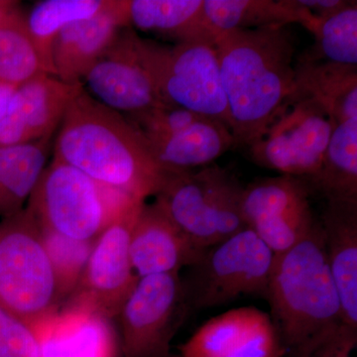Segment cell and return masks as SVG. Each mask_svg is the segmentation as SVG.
Wrapping results in <instances>:
<instances>
[{"label": "cell", "instance_id": "obj_23", "mask_svg": "<svg viewBox=\"0 0 357 357\" xmlns=\"http://www.w3.org/2000/svg\"><path fill=\"white\" fill-rule=\"evenodd\" d=\"M295 91L316 100L335 126L357 117V66L302 55L295 63Z\"/></svg>", "mask_w": 357, "mask_h": 357}, {"label": "cell", "instance_id": "obj_5", "mask_svg": "<svg viewBox=\"0 0 357 357\" xmlns=\"http://www.w3.org/2000/svg\"><path fill=\"white\" fill-rule=\"evenodd\" d=\"M243 187L217 165L169 173L155 203L192 244L210 248L246 229Z\"/></svg>", "mask_w": 357, "mask_h": 357}, {"label": "cell", "instance_id": "obj_25", "mask_svg": "<svg viewBox=\"0 0 357 357\" xmlns=\"http://www.w3.org/2000/svg\"><path fill=\"white\" fill-rule=\"evenodd\" d=\"M50 137L15 146L0 147V218L24 210L48 156Z\"/></svg>", "mask_w": 357, "mask_h": 357}, {"label": "cell", "instance_id": "obj_19", "mask_svg": "<svg viewBox=\"0 0 357 357\" xmlns=\"http://www.w3.org/2000/svg\"><path fill=\"white\" fill-rule=\"evenodd\" d=\"M319 222L344 325L357 333V202H328Z\"/></svg>", "mask_w": 357, "mask_h": 357}, {"label": "cell", "instance_id": "obj_35", "mask_svg": "<svg viewBox=\"0 0 357 357\" xmlns=\"http://www.w3.org/2000/svg\"><path fill=\"white\" fill-rule=\"evenodd\" d=\"M167 357H182V356H181L180 354H178V356H171V354H169V356Z\"/></svg>", "mask_w": 357, "mask_h": 357}, {"label": "cell", "instance_id": "obj_16", "mask_svg": "<svg viewBox=\"0 0 357 357\" xmlns=\"http://www.w3.org/2000/svg\"><path fill=\"white\" fill-rule=\"evenodd\" d=\"M126 27V0H107L105 8L93 17L68 25L54 43L56 77L67 84H83L91 66Z\"/></svg>", "mask_w": 357, "mask_h": 357}, {"label": "cell", "instance_id": "obj_10", "mask_svg": "<svg viewBox=\"0 0 357 357\" xmlns=\"http://www.w3.org/2000/svg\"><path fill=\"white\" fill-rule=\"evenodd\" d=\"M180 274L140 277L117 314L126 357H167L188 310Z\"/></svg>", "mask_w": 357, "mask_h": 357}, {"label": "cell", "instance_id": "obj_32", "mask_svg": "<svg viewBox=\"0 0 357 357\" xmlns=\"http://www.w3.org/2000/svg\"><path fill=\"white\" fill-rule=\"evenodd\" d=\"M351 2L344 0H297V3L316 20L328 17L342 10Z\"/></svg>", "mask_w": 357, "mask_h": 357}, {"label": "cell", "instance_id": "obj_17", "mask_svg": "<svg viewBox=\"0 0 357 357\" xmlns=\"http://www.w3.org/2000/svg\"><path fill=\"white\" fill-rule=\"evenodd\" d=\"M204 250L192 244L155 202L143 204L130 238L131 263L138 278L178 273L198 261Z\"/></svg>", "mask_w": 357, "mask_h": 357}, {"label": "cell", "instance_id": "obj_31", "mask_svg": "<svg viewBox=\"0 0 357 357\" xmlns=\"http://www.w3.org/2000/svg\"><path fill=\"white\" fill-rule=\"evenodd\" d=\"M357 335L345 333L297 357H354Z\"/></svg>", "mask_w": 357, "mask_h": 357}, {"label": "cell", "instance_id": "obj_11", "mask_svg": "<svg viewBox=\"0 0 357 357\" xmlns=\"http://www.w3.org/2000/svg\"><path fill=\"white\" fill-rule=\"evenodd\" d=\"M145 201H135L105 227L91 246L70 306L84 307L105 319L116 317L138 277L130 257L134 225Z\"/></svg>", "mask_w": 357, "mask_h": 357}, {"label": "cell", "instance_id": "obj_4", "mask_svg": "<svg viewBox=\"0 0 357 357\" xmlns=\"http://www.w3.org/2000/svg\"><path fill=\"white\" fill-rule=\"evenodd\" d=\"M135 201L74 167L54 160L45 167L27 208L40 229L72 241L93 243Z\"/></svg>", "mask_w": 357, "mask_h": 357}, {"label": "cell", "instance_id": "obj_9", "mask_svg": "<svg viewBox=\"0 0 357 357\" xmlns=\"http://www.w3.org/2000/svg\"><path fill=\"white\" fill-rule=\"evenodd\" d=\"M335 126L316 100L294 91L249 153L256 165L307 178L318 171Z\"/></svg>", "mask_w": 357, "mask_h": 357}, {"label": "cell", "instance_id": "obj_2", "mask_svg": "<svg viewBox=\"0 0 357 357\" xmlns=\"http://www.w3.org/2000/svg\"><path fill=\"white\" fill-rule=\"evenodd\" d=\"M215 47L230 130L250 146L295 91V37L290 26L234 30Z\"/></svg>", "mask_w": 357, "mask_h": 357}, {"label": "cell", "instance_id": "obj_12", "mask_svg": "<svg viewBox=\"0 0 357 357\" xmlns=\"http://www.w3.org/2000/svg\"><path fill=\"white\" fill-rule=\"evenodd\" d=\"M312 192L303 178L280 175L255 180L243 188L241 215L246 227L281 255L302 241L316 222Z\"/></svg>", "mask_w": 357, "mask_h": 357}, {"label": "cell", "instance_id": "obj_1", "mask_svg": "<svg viewBox=\"0 0 357 357\" xmlns=\"http://www.w3.org/2000/svg\"><path fill=\"white\" fill-rule=\"evenodd\" d=\"M60 126L54 160L142 201L155 196L165 182L169 173L152 156L143 136L123 114L86 89L70 102Z\"/></svg>", "mask_w": 357, "mask_h": 357}, {"label": "cell", "instance_id": "obj_24", "mask_svg": "<svg viewBox=\"0 0 357 357\" xmlns=\"http://www.w3.org/2000/svg\"><path fill=\"white\" fill-rule=\"evenodd\" d=\"M303 178L326 203L357 202V117L335 126L318 171Z\"/></svg>", "mask_w": 357, "mask_h": 357}, {"label": "cell", "instance_id": "obj_6", "mask_svg": "<svg viewBox=\"0 0 357 357\" xmlns=\"http://www.w3.org/2000/svg\"><path fill=\"white\" fill-rule=\"evenodd\" d=\"M62 299L41 229L27 208L0 222V307L29 326Z\"/></svg>", "mask_w": 357, "mask_h": 357}, {"label": "cell", "instance_id": "obj_20", "mask_svg": "<svg viewBox=\"0 0 357 357\" xmlns=\"http://www.w3.org/2000/svg\"><path fill=\"white\" fill-rule=\"evenodd\" d=\"M143 138L167 173L210 166L236 145L227 124L206 116L171 135Z\"/></svg>", "mask_w": 357, "mask_h": 357}, {"label": "cell", "instance_id": "obj_18", "mask_svg": "<svg viewBox=\"0 0 357 357\" xmlns=\"http://www.w3.org/2000/svg\"><path fill=\"white\" fill-rule=\"evenodd\" d=\"M107 319L76 306L31 326L40 357H114L116 344Z\"/></svg>", "mask_w": 357, "mask_h": 357}, {"label": "cell", "instance_id": "obj_22", "mask_svg": "<svg viewBox=\"0 0 357 357\" xmlns=\"http://www.w3.org/2000/svg\"><path fill=\"white\" fill-rule=\"evenodd\" d=\"M204 11L215 41L222 33L268 26L300 24L309 31L314 22L297 0H204Z\"/></svg>", "mask_w": 357, "mask_h": 357}, {"label": "cell", "instance_id": "obj_13", "mask_svg": "<svg viewBox=\"0 0 357 357\" xmlns=\"http://www.w3.org/2000/svg\"><path fill=\"white\" fill-rule=\"evenodd\" d=\"M135 36L132 28H123L84 77L89 95L126 116L165 105L138 55Z\"/></svg>", "mask_w": 357, "mask_h": 357}, {"label": "cell", "instance_id": "obj_34", "mask_svg": "<svg viewBox=\"0 0 357 357\" xmlns=\"http://www.w3.org/2000/svg\"><path fill=\"white\" fill-rule=\"evenodd\" d=\"M17 1H9V0H0V20H3L11 11L17 8Z\"/></svg>", "mask_w": 357, "mask_h": 357}, {"label": "cell", "instance_id": "obj_33", "mask_svg": "<svg viewBox=\"0 0 357 357\" xmlns=\"http://www.w3.org/2000/svg\"><path fill=\"white\" fill-rule=\"evenodd\" d=\"M17 86L0 79V121L3 117L9 100H10L11 96H13Z\"/></svg>", "mask_w": 357, "mask_h": 357}, {"label": "cell", "instance_id": "obj_7", "mask_svg": "<svg viewBox=\"0 0 357 357\" xmlns=\"http://www.w3.org/2000/svg\"><path fill=\"white\" fill-rule=\"evenodd\" d=\"M135 46L163 105L190 110L229 128L215 43L168 45L136 33Z\"/></svg>", "mask_w": 357, "mask_h": 357}, {"label": "cell", "instance_id": "obj_15", "mask_svg": "<svg viewBox=\"0 0 357 357\" xmlns=\"http://www.w3.org/2000/svg\"><path fill=\"white\" fill-rule=\"evenodd\" d=\"M83 84H67L47 73L20 84L0 121V147L50 137Z\"/></svg>", "mask_w": 357, "mask_h": 357}, {"label": "cell", "instance_id": "obj_27", "mask_svg": "<svg viewBox=\"0 0 357 357\" xmlns=\"http://www.w3.org/2000/svg\"><path fill=\"white\" fill-rule=\"evenodd\" d=\"M314 46L303 55L312 60L357 66V2L338 13L316 20L310 29Z\"/></svg>", "mask_w": 357, "mask_h": 357}, {"label": "cell", "instance_id": "obj_28", "mask_svg": "<svg viewBox=\"0 0 357 357\" xmlns=\"http://www.w3.org/2000/svg\"><path fill=\"white\" fill-rule=\"evenodd\" d=\"M40 73L45 72L26 18L15 8L0 20V79L20 86Z\"/></svg>", "mask_w": 357, "mask_h": 357}, {"label": "cell", "instance_id": "obj_8", "mask_svg": "<svg viewBox=\"0 0 357 357\" xmlns=\"http://www.w3.org/2000/svg\"><path fill=\"white\" fill-rule=\"evenodd\" d=\"M275 255L246 227L206 248L182 280L190 309L222 306L244 295L266 299Z\"/></svg>", "mask_w": 357, "mask_h": 357}, {"label": "cell", "instance_id": "obj_21", "mask_svg": "<svg viewBox=\"0 0 357 357\" xmlns=\"http://www.w3.org/2000/svg\"><path fill=\"white\" fill-rule=\"evenodd\" d=\"M128 27L174 44L215 39L206 24L204 0H126Z\"/></svg>", "mask_w": 357, "mask_h": 357}, {"label": "cell", "instance_id": "obj_3", "mask_svg": "<svg viewBox=\"0 0 357 357\" xmlns=\"http://www.w3.org/2000/svg\"><path fill=\"white\" fill-rule=\"evenodd\" d=\"M266 299L286 356L297 357L349 330L326 258L321 222L292 248L275 255Z\"/></svg>", "mask_w": 357, "mask_h": 357}, {"label": "cell", "instance_id": "obj_26", "mask_svg": "<svg viewBox=\"0 0 357 357\" xmlns=\"http://www.w3.org/2000/svg\"><path fill=\"white\" fill-rule=\"evenodd\" d=\"M107 3V0H46L33 7L26 23L45 73L56 77L53 47L60 32L76 21L93 17Z\"/></svg>", "mask_w": 357, "mask_h": 357}, {"label": "cell", "instance_id": "obj_29", "mask_svg": "<svg viewBox=\"0 0 357 357\" xmlns=\"http://www.w3.org/2000/svg\"><path fill=\"white\" fill-rule=\"evenodd\" d=\"M41 234L53 264L61 298L65 297L72 294L79 283L93 243L72 241L44 230Z\"/></svg>", "mask_w": 357, "mask_h": 357}, {"label": "cell", "instance_id": "obj_30", "mask_svg": "<svg viewBox=\"0 0 357 357\" xmlns=\"http://www.w3.org/2000/svg\"><path fill=\"white\" fill-rule=\"evenodd\" d=\"M0 357H40L32 326L0 307Z\"/></svg>", "mask_w": 357, "mask_h": 357}, {"label": "cell", "instance_id": "obj_14", "mask_svg": "<svg viewBox=\"0 0 357 357\" xmlns=\"http://www.w3.org/2000/svg\"><path fill=\"white\" fill-rule=\"evenodd\" d=\"M271 317L255 307L223 312L199 326L180 347L182 357H284Z\"/></svg>", "mask_w": 357, "mask_h": 357}]
</instances>
